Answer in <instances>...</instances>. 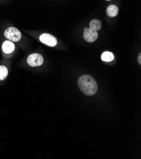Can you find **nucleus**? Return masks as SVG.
<instances>
[{
	"mask_svg": "<svg viewBox=\"0 0 141 159\" xmlns=\"http://www.w3.org/2000/svg\"><path fill=\"white\" fill-rule=\"evenodd\" d=\"M101 59L104 61L109 62L114 60V55L112 52H104L101 55Z\"/></svg>",
	"mask_w": 141,
	"mask_h": 159,
	"instance_id": "nucleus-9",
	"label": "nucleus"
},
{
	"mask_svg": "<svg viewBox=\"0 0 141 159\" xmlns=\"http://www.w3.org/2000/svg\"><path fill=\"white\" fill-rule=\"evenodd\" d=\"M5 36L9 41L13 42H18L21 39L22 33L21 32L14 27H10L5 31Z\"/></svg>",
	"mask_w": 141,
	"mask_h": 159,
	"instance_id": "nucleus-2",
	"label": "nucleus"
},
{
	"mask_svg": "<svg viewBox=\"0 0 141 159\" xmlns=\"http://www.w3.org/2000/svg\"><path fill=\"white\" fill-rule=\"evenodd\" d=\"M27 62L29 64V66H30V67H39L42 65V63L44 62V58L41 54L34 53L30 55L28 57Z\"/></svg>",
	"mask_w": 141,
	"mask_h": 159,
	"instance_id": "nucleus-3",
	"label": "nucleus"
},
{
	"mask_svg": "<svg viewBox=\"0 0 141 159\" xmlns=\"http://www.w3.org/2000/svg\"><path fill=\"white\" fill-rule=\"evenodd\" d=\"M118 8L115 5H111L108 7L106 13L109 17H115L118 14Z\"/></svg>",
	"mask_w": 141,
	"mask_h": 159,
	"instance_id": "nucleus-7",
	"label": "nucleus"
},
{
	"mask_svg": "<svg viewBox=\"0 0 141 159\" xmlns=\"http://www.w3.org/2000/svg\"><path fill=\"white\" fill-rule=\"evenodd\" d=\"M98 38V33L96 30H94L90 28L86 27L84 30V38L89 43L95 41Z\"/></svg>",
	"mask_w": 141,
	"mask_h": 159,
	"instance_id": "nucleus-5",
	"label": "nucleus"
},
{
	"mask_svg": "<svg viewBox=\"0 0 141 159\" xmlns=\"http://www.w3.org/2000/svg\"><path fill=\"white\" fill-rule=\"evenodd\" d=\"M8 70L7 67L0 66V81H3L7 77Z\"/></svg>",
	"mask_w": 141,
	"mask_h": 159,
	"instance_id": "nucleus-10",
	"label": "nucleus"
},
{
	"mask_svg": "<svg viewBox=\"0 0 141 159\" xmlns=\"http://www.w3.org/2000/svg\"><path fill=\"white\" fill-rule=\"evenodd\" d=\"M89 28H90L91 29L98 31L101 28V22L97 19L92 20L89 23Z\"/></svg>",
	"mask_w": 141,
	"mask_h": 159,
	"instance_id": "nucleus-8",
	"label": "nucleus"
},
{
	"mask_svg": "<svg viewBox=\"0 0 141 159\" xmlns=\"http://www.w3.org/2000/svg\"><path fill=\"white\" fill-rule=\"evenodd\" d=\"M79 86L81 91L87 96H92L98 91V84L95 79L89 75H84L78 80Z\"/></svg>",
	"mask_w": 141,
	"mask_h": 159,
	"instance_id": "nucleus-1",
	"label": "nucleus"
},
{
	"mask_svg": "<svg viewBox=\"0 0 141 159\" xmlns=\"http://www.w3.org/2000/svg\"><path fill=\"white\" fill-rule=\"evenodd\" d=\"M138 61H139V64H141V53H140L138 57Z\"/></svg>",
	"mask_w": 141,
	"mask_h": 159,
	"instance_id": "nucleus-11",
	"label": "nucleus"
},
{
	"mask_svg": "<svg viewBox=\"0 0 141 159\" xmlns=\"http://www.w3.org/2000/svg\"><path fill=\"white\" fill-rule=\"evenodd\" d=\"M39 40L42 43L50 47H54L58 43L56 38L48 33H44L41 34L39 36Z\"/></svg>",
	"mask_w": 141,
	"mask_h": 159,
	"instance_id": "nucleus-4",
	"label": "nucleus"
},
{
	"mask_svg": "<svg viewBox=\"0 0 141 159\" xmlns=\"http://www.w3.org/2000/svg\"><path fill=\"white\" fill-rule=\"evenodd\" d=\"M106 1H110V0H106Z\"/></svg>",
	"mask_w": 141,
	"mask_h": 159,
	"instance_id": "nucleus-12",
	"label": "nucleus"
},
{
	"mask_svg": "<svg viewBox=\"0 0 141 159\" xmlns=\"http://www.w3.org/2000/svg\"><path fill=\"white\" fill-rule=\"evenodd\" d=\"M3 52L6 54L12 53L15 50V44L11 41H5L2 44Z\"/></svg>",
	"mask_w": 141,
	"mask_h": 159,
	"instance_id": "nucleus-6",
	"label": "nucleus"
}]
</instances>
